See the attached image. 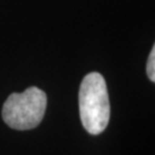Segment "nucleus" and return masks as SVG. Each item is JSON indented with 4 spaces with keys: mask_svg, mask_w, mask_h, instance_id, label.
<instances>
[{
    "mask_svg": "<svg viewBox=\"0 0 155 155\" xmlns=\"http://www.w3.org/2000/svg\"><path fill=\"white\" fill-rule=\"evenodd\" d=\"M46 106V93L36 86L22 93H12L2 106L4 122L15 130L35 129L43 121Z\"/></svg>",
    "mask_w": 155,
    "mask_h": 155,
    "instance_id": "obj_2",
    "label": "nucleus"
},
{
    "mask_svg": "<svg viewBox=\"0 0 155 155\" xmlns=\"http://www.w3.org/2000/svg\"><path fill=\"white\" fill-rule=\"evenodd\" d=\"M147 76L152 82H155V47L153 46V48L150 51V54L148 56V61H147Z\"/></svg>",
    "mask_w": 155,
    "mask_h": 155,
    "instance_id": "obj_3",
    "label": "nucleus"
},
{
    "mask_svg": "<svg viewBox=\"0 0 155 155\" xmlns=\"http://www.w3.org/2000/svg\"><path fill=\"white\" fill-rule=\"evenodd\" d=\"M78 101L84 129L94 136L104 132L109 122L110 105L107 85L101 74L90 72L83 78Z\"/></svg>",
    "mask_w": 155,
    "mask_h": 155,
    "instance_id": "obj_1",
    "label": "nucleus"
}]
</instances>
